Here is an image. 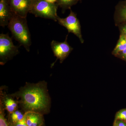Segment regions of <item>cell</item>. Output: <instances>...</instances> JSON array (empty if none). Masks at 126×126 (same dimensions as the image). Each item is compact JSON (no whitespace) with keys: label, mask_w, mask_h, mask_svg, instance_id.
Masks as SVG:
<instances>
[{"label":"cell","mask_w":126,"mask_h":126,"mask_svg":"<svg viewBox=\"0 0 126 126\" xmlns=\"http://www.w3.org/2000/svg\"><path fill=\"white\" fill-rule=\"evenodd\" d=\"M24 115H23L21 112L19 111H15L12 113L11 116L12 121L13 124L23 119L24 117Z\"/></svg>","instance_id":"cell-14"},{"label":"cell","mask_w":126,"mask_h":126,"mask_svg":"<svg viewBox=\"0 0 126 126\" xmlns=\"http://www.w3.org/2000/svg\"><path fill=\"white\" fill-rule=\"evenodd\" d=\"M115 18L116 23L126 22V0L120 1L115 7Z\"/></svg>","instance_id":"cell-9"},{"label":"cell","mask_w":126,"mask_h":126,"mask_svg":"<svg viewBox=\"0 0 126 126\" xmlns=\"http://www.w3.org/2000/svg\"><path fill=\"white\" fill-rule=\"evenodd\" d=\"M58 6L45 0H33L29 13L36 17L50 19L57 21L58 16L57 11Z\"/></svg>","instance_id":"cell-3"},{"label":"cell","mask_w":126,"mask_h":126,"mask_svg":"<svg viewBox=\"0 0 126 126\" xmlns=\"http://www.w3.org/2000/svg\"><path fill=\"white\" fill-rule=\"evenodd\" d=\"M1 110L0 113V126H9Z\"/></svg>","instance_id":"cell-16"},{"label":"cell","mask_w":126,"mask_h":126,"mask_svg":"<svg viewBox=\"0 0 126 126\" xmlns=\"http://www.w3.org/2000/svg\"><path fill=\"white\" fill-rule=\"evenodd\" d=\"M79 1H82V0H79Z\"/></svg>","instance_id":"cell-24"},{"label":"cell","mask_w":126,"mask_h":126,"mask_svg":"<svg viewBox=\"0 0 126 126\" xmlns=\"http://www.w3.org/2000/svg\"><path fill=\"white\" fill-rule=\"evenodd\" d=\"M14 126H28L26 121V113L25 114L24 117L22 120L12 124Z\"/></svg>","instance_id":"cell-17"},{"label":"cell","mask_w":126,"mask_h":126,"mask_svg":"<svg viewBox=\"0 0 126 126\" xmlns=\"http://www.w3.org/2000/svg\"><path fill=\"white\" fill-rule=\"evenodd\" d=\"M126 49V37L123 35H120L119 40L115 48L113 50L112 54L116 56L119 53Z\"/></svg>","instance_id":"cell-11"},{"label":"cell","mask_w":126,"mask_h":126,"mask_svg":"<svg viewBox=\"0 0 126 126\" xmlns=\"http://www.w3.org/2000/svg\"><path fill=\"white\" fill-rule=\"evenodd\" d=\"M70 13L67 17L65 18L58 17L57 21L61 25L65 27L69 33L74 34L83 44L84 42L82 36L80 22L77 18V15L70 9Z\"/></svg>","instance_id":"cell-4"},{"label":"cell","mask_w":126,"mask_h":126,"mask_svg":"<svg viewBox=\"0 0 126 126\" xmlns=\"http://www.w3.org/2000/svg\"><path fill=\"white\" fill-rule=\"evenodd\" d=\"M6 108L9 112H14L17 107V104L14 100L10 98H7L5 102Z\"/></svg>","instance_id":"cell-13"},{"label":"cell","mask_w":126,"mask_h":126,"mask_svg":"<svg viewBox=\"0 0 126 126\" xmlns=\"http://www.w3.org/2000/svg\"><path fill=\"white\" fill-rule=\"evenodd\" d=\"M67 35L64 42H59L53 40L51 43V48L54 55L57 58L59 59L61 62L68 56L73 50V48L67 41Z\"/></svg>","instance_id":"cell-7"},{"label":"cell","mask_w":126,"mask_h":126,"mask_svg":"<svg viewBox=\"0 0 126 126\" xmlns=\"http://www.w3.org/2000/svg\"><path fill=\"white\" fill-rule=\"evenodd\" d=\"M79 0H56L57 5L62 9L63 12L67 9H70L73 6L76 5Z\"/></svg>","instance_id":"cell-12"},{"label":"cell","mask_w":126,"mask_h":126,"mask_svg":"<svg viewBox=\"0 0 126 126\" xmlns=\"http://www.w3.org/2000/svg\"><path fill=\"white\" fill-rule=\"evenodd\" d=\"M116 56L126 61V49L119 53Z\"/></svg>","instance_id":"cell-18"},{"label":"cell","mask_w":126,"mask_h":126,"mask_svg":"<svg viewBox=\"0 0 126 126\" xmlns=\"http://www.w3.org/2000/svg\"><path fill=\"white\" fill-rule=\"evenodd\" d=\"M118 126H126V123L124 121L121 120H116Z\"/></svg>","instance_id":"cell-20"},{"label":"cell","mask_w":126,"mask_h":126,"mask_svg":"<svg viewBox=\"0 0 126 126\" xmlns=\"http://www.w3.org/2000/svg\"><path fill=\"white\" fill-rule=\"evenodd\" d=\"M14 14L8 0H0V26L3 28L8 26Z\"/></svg>","instance_id":"cell-8"},{"label":"cell","mask_w":126,"mask_h":126,"mask_svg":"<svg viewBox=\"0 0 126 126\" xmlns=\"http://www.w3.org/2000/svg\"><path fill=\"white\" fill-rule=\"evenodd\" d=\"M113 126H118L116 120H115V122H114V123H113Z\"/></svg>","instance_id":"cell-22"},{"label":"cell","mask_w":126,"mask_h":126,"mask_svg":"<svg viewBox=\"0 0 126 126\" xmlns=\"http://www.w3.org/2000/svg\"></svg>","instance_id":"cell-25"},{"label":"cell","mask_w":126,"mask_h":126,"mask_svg":"<svg viewBox=\"0 0 126 126\" xmlns=\"http://www.w3.org/2000/svg\"><path fill=\"white\" fill-rule=\"evenodd\" d=\"M47 2L51 3H55L56 2V0H45Z\"/></svg>","instance_id":"cell-21"},{"label":"cell","mask_w":126,"mask_h":126,"mask_svg":"<svg viewBox=\"0 0 126 126\" xmlns=\"http://www.w3.org/2000/svg\"><path fill=\"white\" fill-rule=\"evenodd\" d=\"M121 34L123 35L126 37V24L122 25L119 27Z\"/></svg>","instance_id":"cell-19"},{"label":"cell","mask_w":126,"mask_h":126,"mask_svg":"<svg viewBox=\"0 0 126 126\" xmlns=\"http://www.w3.org/2000/svg\"><path fill=\"white\" fill-rule=\"evenodd\" d=\"M26 113V121L28 126H43V119L42 116L38 113L29 112Z\"/></svg>","instance_id":"cell-10"},{"label":"cell","mask_w":126,"mask_h":126,"mask_svg":"<svg viewBox=\"0 0 126 126\" xmlns=\"http://www.w3.org/2000/svg\"><path fill=\"white\" fill-rule=\"evenodd\" d=\"M12 11L16 15L26 18L33 0H8Z\"/></svg>","instance_id":"cell-6"},{"label":"cell","mask_w":126,"mask_h":126,"mask_svg":"<svg viewBox=\"0 0 126 126\" xmlns=\"http://www.w3.org/2000/svg\"><path fill=\"white\" fill-rule=\"evenodd\" d=\"M115 120L126 121V109H122L116 113Z\"/></svg>","instance_id":"cell-15"},{"label":"cell","mask_w":126,"mask_h":126,"mask_svg":"<svg viewBox=\"0 0 126 126\" xmlns=\"http://www.w3.org/2000/svg\"><path fill=\"white\" fill-rule=\"evenodd\" d=\"M8 27L14 38L29 52L32 42L26 18L14 14Z\"/></svg>","instance_id":"cell-1"},{"label":"cell","mask_w":126,"mask_h":126,"mask_svg":"<svg viewBox=\"0 0 126 126\" xmlns=\"http://www.w3.org/2000/svg\"><path fill=\"white\" fill-rule=\"evenodd\" d=\"M21 97L24 106L27 110L40 111L47 107V97L44 90L40 88H27L23 91Z\"/></svg>","instance_id":"cell-2"},{"label":"cell","mask_w":126,"mask_h":126,"mask_svg":"<svg viewBox=\"0 0 126 126\" xmlns=\"http://www.w3.org/2000/svg\"><path fill=\"white\" fill-rule=\"evenodd\" d=\"M14 126V125H13V124H11V125H10V126Z\"/></svg>","instance_id":"cell-23"},{"label":"cell","mask_w":126,"mask_h":126,"mask_svg":"<svg viewBox=\"0 0 126 126\" xmlns=\"http://www.w3.org/2000/svg\"><path fill=\"white\" fill-rule=\"evenodd\" d=\"M18 53V47L14 45L8 34H0V56L2 59L10 58Z\"/></svg>","instance_id":"cell-5"}]
</instances>
